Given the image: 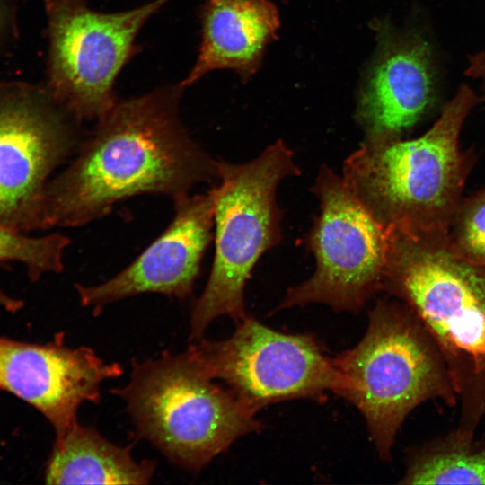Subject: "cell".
Masks as SVG:
<instances>
[{"label":"cell","mask_w":485,"mask_h":485,"mask_svg":"<svg viewBox=\"0 0 485 485\" xmlns=\"http://www.w3.org/2000/svg\"><path fill=\"white\" fill-rule=\"evenodd\" d=\"M179 84L117 100L46 188L42 229L76 227L101 218L141 194L173 199L218 178L214 160L179 116Z\"/></svg>","instance_id":"6da1fadb"},{"label":"cell","mask_w":485,"mask_h":485,"mask_svg":"<svg viewBox=\"0 0 485 485\" xmlns=\"http://www.w3.org/2000/svg\"><path fill=\"white\" fill-rule=\"evenodd\" d=\"M383 290L399 297L433 339L460 403L454 432L475 436L485 417V266L446 234L391 229Z\"/></svg>","instance_id":"7a4b0ae2"},{"label":"cell","mask_w":485,"mask_h":485,"mask_svg":"<svg viewBox=\"0 0 485 485\" xmlns=\"http://www.w3.org/2000/svg\"><path fill=\"white\" fill-rule=\"evenodd\" d=\"M477 101L463 84L422 136L365 139L346 159V184L379 224L412 234H447L468 171L459 135Z\"/></svg>","instance_id":"3957f363"},{"label":"cell","mask_w":485,"mask_h":485,"mask_svg":"<svg viewBox=\"0 0 485 485\" xmlns=\"http://www.w3.org/2000/svg\"><path fill=\"white\" fill-rule=\"evenodd\" d=\"M333 361L338 395L359 410L384 461L391 460L396 436L418 405L436 399L458 403L436 345L404 303L379 300L362 340Z\"/></svg>","instance_id":"277c9868"},{"label":"cell","mask_w":485,"mask_h":485,"mask_svg":"<svg viewBox=\"0 0 485 485\" xmlns=\"http://www.w3.org/2000/svg\"><path fill=\"white\" fill-rule=\"evenodd\" d=\"M186 350L134 361L129 382L110 390L126 402L137 435L173 463L199 472L263 425Z\"/></svg>","instance_id":"5b68a950"},{"label":"cell","mask_w":485,"mask_h":485,"mask_svg":"<svg viewBox=\"0 0 485 485\" xmlns=\"http://www.w3.org/2000/svg\"><path fill=\"white\" fill-rule=\"evenodd\" d=\"M217 166L215 257L207 285L192 306V340L202 339L217 317L228 316L236 323L247 317L245 285L260 258L282 241L277 188L283 179L301 172L282 140L248 163L217 159Z\"/></svg>","instance_id":"8992f818"},{"label":"cell","mask_w":485,"mask_h":485,"mask_svg":"<svg viewBox=\"0 0 485 485\" xmlns=\"http://www.w3.org/2000/svg\"><path fill=\"white\" fill-rule=\"evenodd\" d=\"M170 1L105 13L86 0H44L48 46L44 84L77 122L97 120L113 106L116 78L139 50L137 33Z\"/></svg>","instance_id":"52a82bcc"},{"label":"cell","mask_w":485,"mask_h":485,"mask_svg":"<svg viewBox=\"0 0 485 485\" xmlns=\"http://www.w3.org/2000/svg\"><path fill=\"white\" fill-rule=\"evenodd\" d=\"M313 193L320 212L304 238L315 271L290 287L276 310L320 303L357 313L383 289L389 234L364 207L343 177L322 164Z\"/></svg>","instance_id":"ba28073f"},{"label":"cell","mask_w":485,"mask_h":485,"mask_svg":"<svg viewBox=\"0 0 485 485\" xmlns=\"http://www.w3.org/2000/svg\"><path fill=\"white\" fill-rule=\"evenodd\" d=\"M188 352L251 413L276 402L338 394L333 358L311 334L283 333L247 316L225 340L200 339Z\"/></svg>","instance_id":"9c48e42d"},{"label":"cell","mask_w":485,"mask_h":485,"mask_svg":"<svg viewBox=\"0 0 485 485\" xmlns=\"http://www.w3.org/2000/svg\"><path fill=\"white\" fill-rule=\"evenodd\" d=\"M77 122L44 84L0 83V224L42 229L46 188L76 145Z\"/></svg>","instance_id":"30bf717a"},{"label":"cell","mask_w":485,"mask_h":485,"mask_svg":"<svg viewBox=\"0 0 485 485\" xmlns=\"http://www.w3.org/2000/svg\"><path fill=\"white\" fill-rule=\"evenodd\" d=\"M120 364L108 363L88 347L65 345L63 334L47 344L0 338V388L35 407L56 438L77 422L85 401H101L102 382L119 377Z\"/></svg>","instance_id":"8fae6325"},{"label":"cell","mask_w":485,"mask_h":485,"mask_svg":"<svg viewBox=\"0 0 485 485\" xmlns=\"http://www.w3.org/2000/svg\"><path fill=\"white\" fill-rule=\"evenodd\" d=\"M216 198V187L174 198L172 222L130 265L102 284L75 286L81 304L98 315L109 304L144 293L188 297L213 238Z\"/></svg>","instance_id":"7c38bea8"},{"label":"cell","mask_w":485,"mask_h":485,"mask_svg":"<svg viewBox=\"0 0 485 485\" xmlns=\"http://www.w3.org/2000/svg\"><path fill=\"white\" fill-rule=\"evenodd\" d=\"M434 98L428 44L415 39L384 41L364 81L357 120L366 140H391L414 126Z\"/></svg>","instance_id":"4fadbf2b"},{"label":"cell","mask_w":485,"mask_h":485,"mask_svg":"<svg viewBox=\"0 0 485 485\" xmlns=\"http://www.w3.org/2000/svg\"><path fill=\"white\" fill-rule=\"evenodd\" d=\"M200 22L198 57L180 83L183 88L216 69H231L248 79L276 38L279 17L269 0H205Z\"/></svg>","instance_id":"5bb4252c"},{"label":"cell","mask_w":485,"mask_h":485,"mask_svg":"<svg viewBox=\"0 0 485 485\" xmlns=\"http://www.w3.org/2000/svg\"><path fill=\"white\" fill-rule=\"evenodd\" d=\"M155 466L153 460H135L131 446H119L77 421L56 438L45 479L48 484H147Z\"/></svg>","instance_id":"9a60e30c"},{"label":"cell","mask_w":485,"mask_h":485,"mask_svg":"<svg viewBox=\"0 0 485 485\" xmlns=\"http://www.w3.org/2000/svg\"><path fill=\"white\" fill-rule=\"evenodd\" d=\"M454 431L411 451L402 484L485 485V441Z\"/></svg>","instance_id":"2e32d148"},{"label":"cell","mask_w":485,"mask_h":485,"mask_svg":"<svg viewBox=\"0 0 485 485\" xmlns=\"http://www.w3.org/2000/svg\"><path fill=\"white\" fill-rule=\"evenodd\" d=\"M69 243L70 239L58 233L31 237L0 224V262L22 263L31 280L62 271L64 251Z\"/></svg>","instance_id":"e0dca14e"},{"label":"cell","mask_w":485,"mask_h":485,"mask_svg":"<svg viewBox=\"0 0 485 485\" xmlns=\"http://www.w3.org/2000/svg\"><path fill=\"white\" fill-rule=\"evenodd\" d=\"M453 221V244L465 257L485 266V190L460 206Z\"/></svg>","instance_id":"ac0fdd59"},{"label":"cell","mask_w":485,"mask_h":485,"mask_svg":"<svg viewBox=\"0 0 485 485\" xmlns=\"http://www.w3.org/2000/svg\"><path fill=\"white\" fill-rule=\"evenodd\" d=\"M20 0H0V54L17 37Z\"/></svg>","instance_id":"d6986e66"},{"label":"cell","mask_w":485,"mask_h":485,"mask_svg":"<svg viewBox=\"0 0 485 485\" xmlns=\"http://www.w3.org/2000/svg\"><path fill=\"white\" fill-rule=\"evenodd\" d=\"M466 75L472 77L485 78V53L470 57Z\"/></svg>","instance_id":"ffe728a7"}]
</instances>
